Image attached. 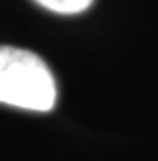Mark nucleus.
Here are the masks:
<instances>
[{
  "instance_id": "obj_1",
  "label": "nucleus",
  "mask_w": 158,
  "mask_h": 161,
  "mask_svg": "<svg viewBox=\"0 0 158 161\" xmlns=\"http://www.w3.org/2000/svg\"><path fill=\"white\" fill-rule=\"evenodd\" d=\"M58 101L56 76L43 58L0 46V103L29 112H49Z\"/></svg>"
},
{
  "instance_id": "obj_2",
  "label": "nucleus",
  "mask_w": 158,
  "mask_h": 161,
  "mask_svg": "<svg viewBox=\"0 0 158 161\" xmlns=\"http://www.w3.org/2000/svg\"><path fill=\"white\" fill-rule=\"evenodd\" d=\"M35 2L43 8L51 10V13L76 14V13H84L94 0H35Z\"/></svg>"
}]
</instances>
